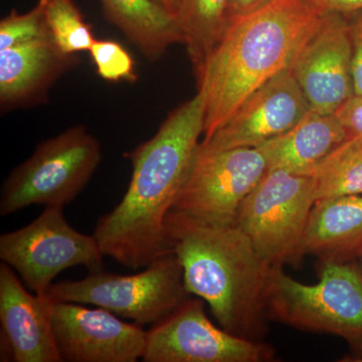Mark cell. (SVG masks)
<instances>
[{
  "label": "cell",
  "instance_id": "1",
  "mask_svg": "<svg viewBox=\"0 0 362 362\" xmlns=\"http://www.w3.org/2000/svg\"><path fill=\"white\" fill-rule=\"evenodd\" d=\"M201 93L171 112L153 137L126 154L132 176L122 201L98 220L94 237L104 256L145 268L170 254L165 220L204 135Z\"/></svg>",
  "mask_w": 362,
  "mask_h": 362
},
{
  "label": "cell",
  "instance_id": "2",
  "mask_svg": "<svg viewBox=\"0 0 362 362\" xmlns=\"http://www.w3.org/2000/svg\"><path fill=\"white\" fill-rule=\"evenodd\" d=\"M306 0H272L230 21L197 75L204 97V138L211 137L246 98L285 69L322 20Z\"/></svg>",
  "mask_w": 362,
  "mask_h": 362
},
{
  "label": "cell",
  "instance_id": "3",
  "mask_svg": "<svg viewBox=\"0 0 362 362\" xmlns=\"http://www.w3.org/2000/svg\"><path fill=\"white\" fill-rule=\"evenodd\" d=\"M171 252L188 294L206 302L228 332L261 340L266 330V287L271 266L238 226L207 225L169 211Z\"/></svg>",
  "mask_w": 362,
  "mask_h": 362
},
{
  "label": "cell",
  "instance_id": "4",
  "mask_svg": "<svg viewBox=\"0 0 362 362\" xmlns=\"http://www.w3.org/2000/svg\"><path fill=\"white\" fill-rule=\"evenodd\" d=\"M265 298L269 318L342 338L351 352L342 361L362 362V271L356 261L322 262L320 280L312 285L273 266Z\"/></svg>",
  "mask_w": 362,
  "mask_h": 362
},
{
  "label": "cell",
  "instance_id": "5",
  "mask_svg": "<svg viewBox=\"0 0 362 362\" xmlns=\"http://www.w3.org/2000/svg\"><path fill=\"white\" fill-rule=\"evenodd\" d=\"M101 160V145L84 125L44 140L2 185L0 216L32 206L71 204L87 187Z\"/></svg>",
  "mask_w": 362,
  "mask_h": 362
},
{
  "label": "cell",
  "instance_id": "6",
  "mask_svg": "<svg viewBox=\"0 0 362 362\" xmlns=\"http://www.w3.org/2000/svg\"><path fill=\"white\" fill-rule=\"evenodd\" d=\"M54 303L92 304L139 326L153 325L189 298L183 271L173 252L162 256L135 275L89 272L78 281L52 284L47 292Z\"/></svg>",
  "mask_w": 362,
  "mask_h": 362
},
{
  "label": "cell",
  "instance_id": "7",
  "mask_svg": "<svg viewBox=\"0 0 362 362\" xmlns=\"http://www.w3.org/2000/svg\"><path fill=\"white\" fill-rule=\"evenodd\" d=\"M315 202L313 177L272 169L243 202L235 226L271 266L296 265Z\"/></svg>",
  "mask_w": 362,
  "mask_h": 362
},
{
  "label": "cell",
  "instance_id": "8",
  "mask_svg": "<svg viewBox=\"0 0 362 362\" xmlns=\"http://www.w3.org/2000/svg\"><path fill=\"white\" fill-rule=\"evenodd\" d=\"M259 147L209 150L199 144L170 211L218 226H233L243 202L267 171Z\"/></svg>",
  "mask_w": 362,
  "mask_h": 362
},
{
  "label": "cell",
  "instance_id": "9",
  "mask_svg": "<svg viewBox=\"0 0 362 362\" xmlns=\"http://www.w3.org/2000/svg\"><path fill=\"white\" fill-rule=\"evenodd\" d=\"M63 209L45 206L28 226L0 235V259L35 294H45L52 280L71 267L85 266L89 272L104 269L96 238L71 226Z\"/></svg>",
  "mask_w": 362,
  "mask_h": 362
},
{
  "label": "cell",
  "instance_id": "10",
  "mask_svg": "<svg viewBox=\"0 0 362 362\" xmlns=\"http://www.w3.org/2000/svg\"><path fill=\"white\" fill-rule=\"evenodd\" d=\"M275 349L262 340L238 337L214 325L204 300L183 302L147 331L145 362H266Z\"/></svg>",
  "mask_w": 362,
  "mask_h": 362
},
{
  "label": "cell",
  "instance_id": "11",
  "mask_svg": "<svg viewBox=\"0 0 362 362\" xmlns=\"http://www.w3.org/2000/svg\"><path fill=\"white\" fill-rule=\"evenodd\" d=\"M290 70L311 110L334 114L354 94L352 45L346 16L324 14L297 52Z\"/></svg>",
  "mask_w": 362,
  "mask_h": 362
},
{
  "label": "cell",
  "instance_id": "12",
  "mask_svg": "<svg viewBox=\"0 0 362 362\" xmlns=\"http://www.w3.org/2000/svg\"><path fill=\"white\" fill-rule=\"evenodd\" d=\"M310 110L291 70L285 69L250 94L199 145L209 150L259 147L292 129Z\"/></svg>",
  "mask_w": 362,
  "mask_h": 362
},
{
  "label": "cell",
  "instance_id": "13",
  "mask_svg": "<svg viewBox=\"0 0 362 362\" xmlns=\"http://www.w3.org/2000/svg\"><path fill=\"white\" fill-rule=\"evenodd\" d=\"M52 322L63 361L136 362L144 354L146 331L106 309L58 302Z\"/></svg>",
  "mask_w": 362,
  "mask_h": 362
},
{
  "label": "cell",
  "instance_id": "14",
  "mask_svg": "<svg viewBox=\"0 0 362 362\" xmlns=\"http://www.w3.org/2000/svg\"><path fill=\"white\" fill-rule=\"evenodd\" d=\"M7 264H0V361L63 362L54 329V302L45 294H30Z\"/></svg>",
  "mask_w": 362,
  "mask_h": 362
},
{
  "label": "cell",
  "instance_id": "15",
  "mask_svg": "<svg viewBox=\"0 0 362 362\" xmlns=\"http://www.w3.org/2000/svg\"><path fill=\"white\" fill-rule=\"evenodd\" d=\"M78 63L77 54L62 51L52 37L1 49V113L44 103L52 86Z\"/></svg>",
  "mask_w": 362,
  "mask_h": 362
},
{
  "label": "cell",
  "instance_id": "16",
  "mask_svg": "<svg viewBox=\"0 0 362 362\" xmlns=\"http://www.w3.org/2000/svg\"><path fill=\"white\" fill-rule=\"evenodd\" d=\"M362 252V195L319 199L303 240V255L321 262L356 261Z\"/></svg>",
  "mask_w": 362,
  "mask_h": 362
},
{
  "label": "cell",
  "instance_id": "17",
  "mask_svg": "<svg viewBox=\"0 0 362 362\" xmlns=\"http://www.w3.org/2000/svg\"><path fill=\"white\" fill-rule=\"evenodd\" d=\"M349 139L335 114L310 110L296 126L259 146L269 170L282 169L308 175L314 168Z\"/></svg>",
  "mask_w": 362,
  "mask_h": 362
},
{
  "label": "cell",
  "instance_id": "18",
  "mask_svg": "<svg viewBox=\"0 0 362 362\" xmlns=\"http://www.w3.org/2000/svg\"><path fill=\"white\" fill-rule=\"evenodd\" d=\"M105 18L150 61H158L182 37L175 16L154 0H100Z\"/></svg>",
  "mask_w": 362,
  "mask_h": 362
},
{
  "label": "cell",
  "instance_id": "19",
  "mask_svg": "<svg viewBox=\"0 0 362 362\" xmlns=\"http://www.w3.org/2000/svg\"><path fill=\"white\" fill-rule=\"evenodd\" d=\"M230 0H180L176 21L194 66L195 76L216 45L228 23Z\"/></svg>",
  "mask_w": 362,
  "mask_h": 362
},
{
  "label": "cell",
  "instance_id": "20",
  "mask_svg": "<svg viewBox=\"0 0 362 362\" xmlns=\"http://www.w3.org/2000/svg\"><path fill=\"white\" fill-rule=\"evenodd\" d=\"M315 199L362 195V138L351 137L319 162L309 173Z\"/></svg>",
  "mask_w": 362,
  "mask_h": 362
},
{
  "label": "cell",
  "instance_id": "21",
  "mask_svg": "<svg viewBox=\"0 0 362 362\" xmlns=\"http://www.w3.org/2000/svg\"><path fill=\"white\" fill-rule=\"evenodd\" d=\"M45 18L52 40L69 54L89 52L94 44L92 25L74 0H44Z\"/></svg>",
  "mask_w": 362,
  "mask_h": 362
},
{
  "label": "cell",
  "instance_id": "22",
  "mask_svg": "<svg viewBox=\"0 0 362 362\" xmlns=\"http://www.w3.org/2000/svg\"><path fill=\"white\" fill-rule=\"evenodd\" d=\"M52 37L45 18L44 0L20 13L16 9L0 21V51L33 40Z\"/></svg>",
  "mask_w": 362,
  "mask_h": 362
},
{
  "label": "cell",
  "instance_id": "23",
  "mask_svg": "<svg viewBox=\"0 0 362 362\" xmlns=\"http://www.w3.org/2000/svg\"><path fill=\"white\" fill-rule=\"evenodd\" d=\"M89 52L98 75L107 82L134 84L137 81L134 59L115 40H96Z\"/></svg>",
  "mask_w": 362,
  "mask_h": 362
},
{
  "label": "cell",
  "instance_id": "24",
  "mask_svg": "<svg viewBox=\"0 0 362 362\" xmlns=\"http://www.w3.org/2000/svg\"><path fill=\"white\" fill-rule=\"evenodd\" d=\"M345 16L349 21L351 39L354 92L362 96V11Z\"/></svg>",
  "mask_w": 362,
  "mask_h": 362
},
{
  "label": "cell",
  "instance_id": "25",
  "mask_svg": "<svg viewBox=\"0 0 362 362\" xmlns=\"http://www.w3.org/2000/svg\"><path fill=\"white\" fill-rule=\"evenodd\" d=\"M334 114L349 138H362V96L352 95Z\"/></svg>",
  "mask_w": 362,
  "mask_h": 362
},
{
  "label": "cell",
  "instance_id": "26",
  "mask_svg": "<svg viewBox=\"0 0 362 362\" xmlns=\"http://www.w3.org/2000/svg\"><path fill=\"white\" fill-rule=\"evenodd\" d=\"M311 6L324 13L349 14L362 11V0H306Z\"/></svg>",
  "mask_w": 362,
  "mask_h": 362
},
{
  "label": "cell",
  "instance_id": "27",
  "mask_svg": "<svg viewBox=\"0 0 362 362\" xmlns=\"http://www.w3.org/2000/svg\"><path fill=\"white\" fill-rule=\"evenodd\" d=\"M271 1L272 0H230L228 7V23L261 8Z\"/></svg>",
  "mask_w": 362,
  "mask_h": 362
},
{
  "label": "cell",
  "instance_id": "28",
  "mask_svg": "<svg viewBox=\"0 0 362 362\" xmlns=\"http://www.w3.org/2000/svg\"><path fill=\"white\" fill-rule=\"evenodd\" d=\"M154 1L160 4L164 8L168 9L169 13L175 16L176 18V13H177L180 0H154Z\"/></svg>",
  "mask_w": 362,
  "mask_h": 362
},
{
  "label": "cell",
  "instance_id": "29",
  "mask_svg": "<svg viewBox=\"0 0 362 362\" xmlns=\"http://www.w3.org/2000/svg\"><path fill=\"white\" fill-rule=\"evenodd\" d=\"M357 264H358L359 267H361V271H362V252L361 254V256L358 257L356 259Z\"/></svg>",
  "mask_w": 362,
  "mask_h": 362
}]
</instances>
